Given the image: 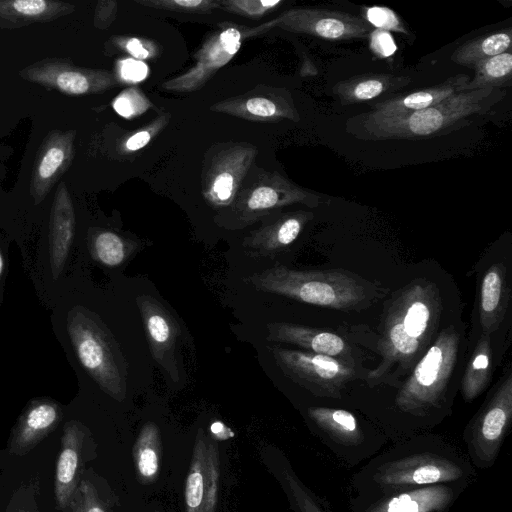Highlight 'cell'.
<instances>
[{
  "mask_svg": "<svg viewBox=\"0 0 512 512\" xmlns=\"http://www.w3.org/2000/svg\"><path fill=\"white\" fill-rule=\"evenodd\" d=\"M474 466L455 444L433 435L412 436L372 457L351 479L352 494L376 497L426 485L470 482Z\"/></svg>",
  "mask_w": 512,
  "mask_h": 512,
  "instance_id": "6da1fadb",
  "label": "cell"
},
{
  "mask_svg": "<svg viewBox=\"0 0 512 512\" xmlns=\"http://www.w3.org/2000/svg\"><path fill=\"white\" fill-rule=\"evenodd\" d=\"M442 301L437 286L415 279L397 291L384 315L379 365L368 373L370 387L410 373L438 334Z\"/></svg>",
  "mask_w": 512,
  "mask_h": 512,
  "instance_id": "7a4b0ae2",
  "label": "cell"
},
{
  "mask_svg": "<svg viewBox=\"0 0 512 512\" xmlns=\"http://www.w3.org/2000/svg\"><path fill=\"white\" fill-rule=\"evenodd\" d=\"M257 290L341 311L368 308L388 289L345 269L296 270L275 265L251 275Z\"/></svg>",
  "mask_w": 512,
  "mask_h": 512,
  "instance_id": "3957f363",
  "label": "cell"
},
{
  "mask_svg": "<svg viewBox=\"0 0 512 512\" xmlns=\"http://www.w3.org/2000/svg\"><path fill=\"white\" fill-rule=\"evenodd\" d=\"M505 95L500 89L464 90L426 109L401 117L358 116L370 139H419L446 134L486 113Z\"/></svg>",
  "mask_w": 512,
  "mask_h": 512,
  "instance_id": "277c9868",
  "label": "cell"
},
{
  "mask_svg": "<svg viewBox=\"0 0 512 512\" xmlns=\"http://www.w3.org/2000/svg\"><path fill=\"white\" fill-rule=\"evenodd\" d=\"M459 343L460 336L453 325L438 332L394 397V406L400 415L423 423L443 407L457 363Z\"/></svg>",
  "mask_w": 512,
  "mask_h": 512,
  "instance_id": "5b68a950",
  "label": "cell"
},
{
  "mask_svg": "<svg viewBox=\"0 0 512 512\" xmlns=\"http://www.w3.org/2000/svg\"><path fill=\"white\" fill-rule=\"evenodd\" d=\"M65 338L81 368L112 398L126 396V364L115 341L99 322L80 309L66 319Z\"/></svg>",
  "mask_w": 512,
  "mask_h": 512,
  "instance_id": "8992f818",
  "label": "cell"
},
{
  "mask_svg": "<svg viewBox=\"0 0 512 512\" xmlns=\"http://www.w3.org/2000/svg\"><path fill=\"white\" fill-rule=\"evenodd\" d=\"M270 351L283 374L316 397L341 400L356 378L354 366L329 356L280 346Z\"/></svg>",
  "mask_w": 512,
  "mask_h": 512,
  "instance_id": "52a82bcc",
  "label": "cell"
},
{
  "mask_svg": "<svg viewBox=\"0 0 512 512\" xmlns=\"http://www.w3.org/2000/svg\"><path fill=\"white\" fill-rule=\"evenodd\" d=\"M511 422L512 373L509 371L464 431L467 456L474 467L493 466Z\"/></svg>",
  "mask_w": 512,
  "mask_h": 512,
  "instance_id": "ba28073f",
  "label": "cell"
},
{
  "mask_svg": "<svg viewBox=\"0 0 512 512\" xmlns=\"http://www.w3.org/2000/svg\"><path fill=\"white\" fill-rule=\"evenodd\" d=\"M307 416L324 445L348 466L353 467L371 459L386 443L378 435L368 433L362 422L349 410L310 406Z\"/></svg>",
  "mask_w": 512,
  "mask_h": 512,
  "instance_id": "9c48e42d",
  "label": "cell"
},
{
  "mask_svg": "<svg viewBox=\"0 0 512 512\" xmlns=\"http://www.w3.org/2000/svg\"><path fill=\"white\" fill-rule=\"evenodd\" d=\"M469 484L439 483L376 497L350 495V512H448Z\"/></svg>",
  "mask_w": 512,
  "mask_h": 512,
  "instance_id": "30bf717a",
  "label": "cell"
},
{
  "mask_svg": "<svg viewBox=\"0 0 512 512\" xmlns=\"http://www.w3.org/2000/svg\"><path fill=\"white\" fill-rule=\"evenodd\" d=\"M220 488V454L215 439L199 429L184 487L185 512H216Z\"/></svg>",
  "mask_w": 512,
  "mask_h": 512,
  "instance_id": "8fae6325",
  "label": "cell"
},
{
  "mask_svg": "<svg viewBox=\"0 0 512 512\" xmlns=\"http://www.w3.org/2000/svg\"><path fill=\"white\" fill-rule=\"evenodd\" d=\"M136 302L141 312L153 359L171 380L180 382L178 340L181 330L179 324L154 297L140 295Z\"/></svg>",
  "mask_w": 512,
  "mask_h": 512,
  "instance_id": "7c38bea8",
  "label": "cell"
},
{
  "mask_svg": "<svg viewBox=\"0 0 512 512\" xmlns=\"http://www.w3.org/2000/svg\"><path fill=\"white\" fill-rule=\"evenodd\" d=\"M287 25L293 30L328 40L366 38L373 31L362 18L329 9H300L287 16Z\"/></svg>",
  "mask_w": 512,
  "mask_h": 512,
  "instance_id": "4fadbf2b",
  "label": "cell"
},
{
  "mask_svg": "<svg viewBox=\"0 0 512 512\" xmlns=\"http://www.w3.org/2000/svg\"><path fill=\"white\" fill-rule=\"evenodd\" d=\"M86 428L78 421L66 422L55 466L54 494L56 506L69 508L81 482V468Z\"/></svg>",
  "mask_w": 512,
  "mask_h": 512,
  "instance_id": "5bb4252c",
  "label": "cell"
},
{
  "mask_svg": "<svg viewBox=\"0 0 512 512\" xmlns=\"http://www.w3.org/2000/svg\"><path fill=\"white\" fill-rule=\"evenodd\" d=\"M267 339L293 344L304 351L329 356L350 366L355 364L352 348L340 335L332 331L295 323L274 322L267 325Z\"/></svg>",
  "mask_w": 512,
  "mask_h": 512,
  "instance_id": "9a60e30c",
  "label": "cell"
},
{
  "mask_svg": "<svg viewBox=\"0 0 512 512\" xmlns=\"http://www.w3.org/2000/svg\"><path fill=\"white\" fill-rule=\"evenodd\" d=\"M72 132H51L42 143L34 166L30 192L35 203L44 200L73 156Z\"/></svg>",
  "mask_w": 512,
  "mask_h": 512,
  "instance_id": "2e32d148",
  "label": "cell"
},
{
  "mask_svg": "<svg viewBox=\"0 0 512 512\" xmlns=\"http://www.w3.org/2000/svg\"><path fill=\"white\" fill-rule=\"evenodd\" d=\"M62 416V408L55 402H32L12 431L8 445L9 453L17 456L29 453L57 428Z\"/></svg>",
  "mask_w": 512,
  "mask_h": 512,
  "instance_id": "e0dca14e",
  "label": "cell"
},
{
  "mask_svg": "<svg viewBox=\"0 0 512 512\" xmlns=\"http://www.w3.org/2000/svg\"><path fill=\"white\" fill-rule=\"evenodd\" d=\"M25 79L69 95H83L102 87L97 73L58 60H46L21 71Z\"/></svg>",
  "mask_w": 512,
  "mask_h": 512,
  "instance_id": "ac0fdd59",
  "label": "cell"
},
{
  "mask_svg": "<svg viewBox=\"0 0 512 512\" xmlns=\"http://www.w3.org/2000/svg\"><path fill=\"white\" fill-rule=\"evenodd\" d=\"M470 77L458 74L444 82L406 95L389 98L374 104L373 110L365 114L370 118L401 117L433 106L454 93L467 89Z\"/></svg>",
  "mask_w": 512,
  "mask_h": 512,
  "instance_id": "d6986e66",
  "label": "cell"
},
{
  "mask_svg": "<svg viewBox=\"0 0 512 512\" xmlns=\"http://www.w3.org/2000/svg\"><path fill=\"white\" fill-rule=\"evenodd\" d=\"M74 230L73 204L65 184H60L52 205L48 239L49 264L55 277L65 268L73 243Z\"/></svg>",
  "mask_w": 512,
  "mask_h": 512,
  "instance_id": "ffe728a7",
  "label": "cell"
},
{
  "mask_svg": "<svg viewBox=\"0 0 512 512\" xmlns=\"http://www.w3.org/2000/svg\"><path fill=\"white\" fill-rule=\"evenodd\" d=\"M509 303L507 268L502 262L492 264L484 273L479 296V318L482 332H495L505 318Z\"/></svg>",
  "mask_w": 512,
  "mask_h": 512,
  "instance_id": "44dd1931",
  "label": "cell"
},
{
  "mask_svg": "<svg viewBox=\"0 0 512 512\" xmlns=\"http://www.w3.org/2000/svg\"><path fill=\"white\" fill-rule=\"evenodd\" d=\"M311 217V213L297 212L254 232L243 242L245 253L254 258L276 256L297 239Z\"/></svg>",
  "mask_w": 512,
  "mask_h": 512,
  "instance_id": "7402d4cb",
  "label": "cell"
},
{
  "mask_svg": "<svg viewBox=\"0 0 512 512\" xmlns=\"http://www.w3.org/2000/svg\"><path fill=\"white\" fill-rule=\"evenodd\" d=\"M411 78L384 73H366L338 82L334 93L341 104L349 105L369 101L386 93H393L407 86Z\"/></svg>",
  "mask_w": 512,
  "mask_h": 512,
  "instance_id": "603a6c76",
  "label": "cell"
},
{
  "mask_svg": "<svg viewBox=\"0 0 512 512\" xmlns=\"http://www.w3.org/2000/svg\"><path fill=\"white\" fill-rule=\"evenodd\" d=\"M73 10L68 3L47 0H0V27L46 22Z\"/></svg>",
  "mask_w": 512,
  "mask_h": 512,
  "instance_id": "cb8c5ba5",
  "label": "cell"
},
{
  "mask_svg": "<svg viewBox=\"0 0 512 512\" xmlns=\"http://www.w3.org/2000/svg\"><path fill=\"white\" fill-rule=\"evenodd\" d=\"M492 376L491 336L478 339L461 380V393L466 402L474 401L490 383Z\"/></svg>",
  "mask_w": 512,
  "mask_h": 512,
  "instance_id": "d4e9b609",
  "label": "cell"
},
{
  "mask_svg": "<svg viewBox=\"0 0 512 512\" xmlns=\"http://www.w3.org/2000/svg\"><path fill=\"white\" fill-rule=\"evenodd\" d=\"M160 460V430L156 424L148 422L141 428L133 445V461L142 484H151L157 479Z\"/></svg>",
  "mask_w": 512,
  "mask_h": 512,
  "instance_id": "484cf974",
  "label": "cell"
},
{
  "mask_svg": "<svg viewBox=\"0 0 512 512\" xmlns=\"http://www.w3.org/2000/svg\"><path fill=\"white\" fill-rule=\"evenodd\" d=\"M512 29L487 34L457 47L451 55L453 62L473 68L477 63L490 57L507 52L511 46Z\"/></svg>",
  "mask_w": 512,
  "mask_h": 512,
  "instance_id": "4316f807",
  "label": "cell"
},
{
  "mask_svg": "<svg viewBox=\"0 0 512 512\" xmlns=\"http://www.w3.org/2000/svg\"><path fill=\"white\" fill-rule=\"evenodd\" d=\"M475 74L467 89H500L511 85L512 54H502L480 61L473 67Z\"/></svg>",
  "mask_w": 512,
  "mask_h": 512,
  "instance_id": "83f0119b",
  "label": "cell"
},
{
  "mask_svg": "<svg viewBox=\"0 0 512 512\" xmlns=\"http://www.w3.org/2000/svg\"><path fill=\"white\" fill-rule=\"evenodd\" d=\"M282 480L296 512H330L291 469H284Z\"/></svg>",
  "mask_w": 512,
  "mask_h": 512,
  "instance_id": "f1b7e54d",
  "label": "cell"
},
{
  "mask_svg": "<svg viewBox=\"0 0 512 512\" xmlns=\"http://www.w3.org/2000/svg\"><path fill=\"white\" fill-rule=\"evenodd\" d=\"M92 252L102 264L115 267L125 260L127 248L120 236L110 231H103L93 239Z\"/></svg>",
  "mask_w": 512,
  "mask_h": 512,
  "instance_id": "f546056e",
  "label": "cell"
},
{
  "mask_svg": "<svg viewBox=\"0 0 512 512\" xmlns=\"http://www.w3.org/2000/svg\"><path fill=\"white\" fill-rule=\"evenodd\" d=\"M302 202L301 199L291 196H282L281 193L269 186L255 189L247 200L250 211H259L273 208L279 204Z\"/></svg>",
  "mask_w": 512,
  "mask_h": 512,
  "instance_id": "4dcf8cb0",
  "label": "cell"
},
{
  "mask_svg": "<svg viewBox=\"0 0 512 512\" xmlns=\"http://www.w3.org/2000/svg\"><path fill=\"white\" fill-rule=\"evenodd\" d=\"M365 19L370 26L376 29L408 33L396 13L388 7L372 6L366 8Z\"/></svg>",
  "mask_w": 512,
  "mask_h": 512,
  "instance_id": "1f68e13d",
  "label": "cell"
},
{
  "mask_svg": "<svg viewBox=\"0 0 512 512\" xmlns=\"http://www.w3.org/2000/svg\"><path fill=\"white\" fill-rule=\"evenodd\" d=\"M369 47L380 58L390 57L397 50V46L390 32L374 29L369 34Z\"/></svg>",
  "mask_w": 512,
  "mask_h": 512,
  "instance_id": "d6a6232c",
  "label": "cell"
},
{
  "mask_svg": "<svg viewBox=\"0 0 512 512\" xmlns=\"http://www.w3.org/2000/svg\"><path fill=\"white\" fill-rule=\"evenodd\" d=\"M79 489L83 498L84 512H106L95 486L90 481L81 480Z\"/></svg>",
  "mask_w": 512,
  "mask_h": 512,
  "instance_id": "836d02e7",
  "label": "cell"
},
{
  "mask_svg": "<svg viewBox=\"0 0 512 512\" xmlns=\"http://www.w3.org/2000/svg\"><path fill=\"white\" fill-rule=\"evenodd\" d=\"M148 73L145 63L135 59H126L121 64V76L127 81H141Z\"/></svg>",
  "mask_w": 512,
  "mask_h": 512,
  "instance_id": "e575fe53",
  "label": "cell"
},
{
  "mask_svg": "<svg viewBox=\"0 0 512 512\" xmlns=\"http://www.w3.org/2000/svg\"><path fill=\"white\" fill-rule=\"evenodd\" d=\"M279 0L274 1H235L233 4L243 13L249 16H260L268 9L280 4Z\"/></svg>",
  "mask_w": 512,
  "mask_h": 512,
  "instance_id": "d590c367",
  "label": "cell"
},
{
  "mask_svg": "<svg viewBox=\"0 0 512 512\" xmlns=\"http://www.w3.org/2000/svg\"><path fill=\"white\" fill-rule=\"evenodd\" d=\"M246 109L249 113L261 117H270L275 115L277 112L274 102L260 97L249 99L246 102Z\"/></svg>",
  "mask_w": 512,
  "mask_h": 512,
  "instance_id": "8d00e7d4",
  "label": "cell"
},
{
  "mask_svg": "<svg viewBox=\"0 0 512 512\" xmlns=\"http://www.w3.org/2000/svg\"><path fill=\"white\" fill-rule=\"evenodd\" d=\"M234 186V179L229 173H222L217 176L213 183V192L221 201L229 200Z\"/></svg>",
  "mask_w": 512,
  "mask_h": 512,
  "instance_id": "74e56055",
  "label": "cell"
},
{
  "mask_svg": "<svg viewBox=\"0 0 512 512\" xmlns=\"http://www.w3.org/2000/svg\"><path fill=\"white\" fill-rule=\"evenodd\" d=\"M221 47L229 54H235L240 47V33L235 28H229L220 35Z\"/></svg>",
  "mask_w": 512,
  "mask_h": 512,
  "instance_id": "f35d334b",
  "label": "cell"
},
{
  "mask_svg": "<svg viewBox=\"0 0 512 512\" xmlns=\"http://www.w3.org/2000/svg\"><path fill=\"white\" fill-rule=\"evenodd\" d=\"M114 109L118 114L126 118L130 117L135 112V107L128 95L119 96L113 104Z\"/></svg>",
  "mask_w": 512,
  "mask_h": 512,
  "instance_id": "ab89813d",
  "label": "cell"
},
{
  "mask_svg": "<svg viewBox=\"0 0 512 512\" xmlns=\"http://www.w3.org/2000/svg\"><path fill=\"white\" fill-rule=\"evenodd\" d=\"M150 140V134L147 131H140L131 136L126 141V148L131 151L144 147Z\"/></svg>",
  "mask_w": 512,
  "mask_h": 512,
  "instance_id": "60d3db41",
  "label": "cell"
},
{
  "mask_svg": "<svg viewBox=\"0 0 512 512\" xmlns=\"http://www.w3.org/2000/svg\"><path fill=\"white\" fill-rule=\"evenodd\" d=\"M127 51L135 58L144 59L149 56V52L144 48L142 43L136 39H130L126 43Z\"/></svg>",
  "mask_w": 512,
  "mask_h": 512,
  "instance_id": "b9f144b4",
  "label": "cell"
},
{
  "mask_svg": "<svg viewBox=\"0 0 512 512\" xmlns=\"http://www.w3.org/2000/svg\"><path fill=\"white\" fill-rule=\"evenodd\" d=\"M170 5L179 6L181 8L185 9H197L200 8L206 4H209L207 1H201V0H175L168 2Z\"/></svg>",
  "mask_w": 512,
  "mask_h": 512,
  "instance_id": "7bdbcfd3",
  "label": "cell"
},
{
  "mask_svg": "<svg viewBox=\"0 0 512 512\" xmlns=\"http://www.w3.org/2000/svg\"><path fill=\"white\" fill-rule=\"evenodd\" d=\"M69 512H84L83 498L79 488L69 506Z\"/></svg>",
  "mask_w": 512,
  "mask_h": 512,
  "instance_id": "ee69618b",
  "label": "cell"
},
{
  "mask_svg": "<svg viewBox=\"0 0 512 512\" xmlns=\"http://www.w3.org/2000/svg\"><path fill=\"white\" fill-rule=\"evenodd\" d=\"M3 270H4V256H3V253H2V251L0 249V279L2 277Z\"/></svg>",
  "mask_w": 512,
  "mask_h": 512,
  "instance_id": "f6af8a7d",
  "label": "cell"
},
{
  "mask_svg": "<svg viewBox=\"0 0 512 512\" xmlns=\"http://www.w3.org/2000/svg\"><path fill=\"white\" fill-rule=\"evenodd\" d=\"M17 512H34V511H32L31 509L30 510H28V509H19V510H17Z\"/></svg>",
  "mask_w": 512,
  "mask_h": 512,
  "instance_id": "bcb514c9",
  "label": "cell"
},
{
  "mask_svg": "<svg viewBox=\"0 0 512 512\" xmlns=\"http://www.w3.org/2000/svg\"><path fill=\"white\" fill-rule=\"evenodd\" d=\"M63 512H69V508L65 509Z\"/></svg>",
  "mask_w": 512,
  "mask_h": 512,
  "instance_id": "7dc6e473",
  "label": "cell"
},
{
  "mask_svg": "<svg viewBox=\"0 0 512 512\" xmlns=\"http://www.w3.org/2000/svg\"><path fill=\"white\" fill-rule=\"evenodd\" d=\"M155 512H160V511H155Z\"/></svg>",
  "mask_w": 512,
  "mask_h": 512,
  "instance_id": "c3c4849f",
  "label": "cell"
}]
</instances>
